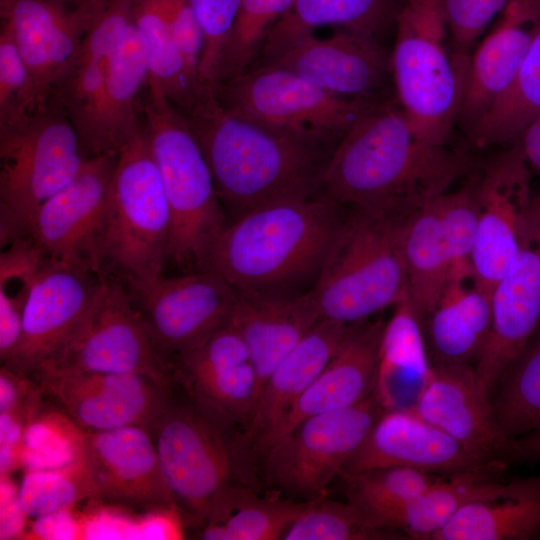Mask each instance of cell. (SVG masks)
<instances>
[{"label": "cell", "mask_w": 540, "mask_h": 540, "mask_svg": "<svg viewBox=\"0 0 540 540\" xmlns=\"http://www.w3.org/2000/svg\"><path fill=\"white\" fill-rule=\"evenodd\" d=\"M41 370L173 379L170 361L158 349L127 288L106 278L84 320Z\"/></svg>", "instance_id": "obj_12"}, {"label": "cell", "mask_w": 540, "mask_h": 540, "mask_svg": "<svg viewBox=\"0 0 540 540\" xmlns=\"http://www.w3.org/2000/svg\"><path fill=\"white\" fill-rule=\"evenodd\" d=\"M143 121L170 210L169 260L202 270L228 224L211 171L184 114L149 84Z\"/></svg>", "instance_id": "obj_6"}, {"label": "cell", "mask_w": 540, "mask_h": 540, "mask_svg": "<svg viewBox=\"0 0 540 540\" xmlns=\"http://www.w3.org/2000/svg\"><path fill=\"white\" fill-rule=\"evenodd\" d=\"M117 156L87 157L34 214L27 236L43 257L102 274L101 243Z\"/></svg>", "instance_id": "obj_14"}, {"label": "cell", "mask_w": 540, "mask_h": 540, "mask_svg": "<svg viewBox=\"0 0 540 540\" xmlns=\"http://www.w3.org/2000/svg\"><path fill=\"white\" fill-rule=\"evenodd\" d=\"M395 27L390 62L398 105L420 138L446 146L470 58L448 50L443 0H403Z\"/></svg>", "instance_id": "obj_7"}, {"label": "cell", "mask_w": 540, "mask_h": 540, "mask_svg": "<svg viewBox=\"0 0 540 540\" xmlns=\"http://www.w3.org/2000/svg\"><path fill=\"white\" fill-rule=\"evenodd\" d=\"M516 142L532 175L540 177V115L528 125Z\"/></svg>", "instance_id": "obj_52"}, {"label": "cell", "mask_w": 540, "mask_h": 540, "mask_svg": "<svg viewBox=\"0 0 540 540\" xmlns=\"http://www.w3.org/2000/svg\"><path fill=\"white\" fill-rule=\"evenodd\" d=\"M493 406L509 439L540 432V338L533 339L505 372Z\"/></svg>", "instance_id": "obj_40"}, {"label": "cell", "mask_w": 540, "mask_h": 540, "mask_svg": "<svg viewBox=\"0 0 540 540\" xmlns=\"http://www.w3.org/2000/svg\"><path fill=\"white\" fill-rule=\"evenodd\" d=\"M436 197L409 212L402 227L407 298L421 324L437 304L452 275Z\"/></svg>", "instance_id": "obj_35"}, {"label": "cell", "mask_w": 540, "mask_h": 540, "mask_svg": "<svg viewBox=\"0 0 540 540\" xmlns=\"http://www.w3.org/2000/svg\"><path fill=\"white\" fill-rule=\"evenodd\" d=\"M432 369L422 324L406 296L385 321L374 392L386 410L411 408Z\"/></svg>", "instance_id": "obj_32"}, {"label": "cell", "mask_w": 540, "mask_h": 540, "mask_svg": "<svg viewBox=\"0 0 540 540\" xmlns=\"http://www.w3.org/2000/svg\"><path fill=\"white\" fill-rule=\"evenodd\" d=\"M491 296L472 278H451L422 323L432 365L475 366L489 338Z\"/></svg>", "instance_id": "obj_30"}, {"label": "cell", "mask_w": 540, "mask_h": 540, "mask_svg": "<svg viewBox=\"0 0 540 540\" xmlns=\"http://www.w3.org/2000/svg\"><path fill=\"white\" fill-rule=\"evenodd\" d=\"M470 58L457 122L467 134L507 88L540 23V0H510Z\"/></svg>", "instance_id": "obj_27"}, {"label": "cell", "mask_w": 540, "mask_h": 540, "mask_svg": "<svg viewBox=\"0 0 540 540\" xmlns=\"http://www.w3.org/2000/svg\"><path fill=\"white\" fill-rule=\"evenodd\" d=\"M85 159L74 126L52 98L0 121L2 245L27 236L39 207L77 175Z\"/></svg>", "instance_id": "obj_8"}, {"label": "cell", "mask_w": 540, "mask_h": 540, "mask_svg": "<svg viewBox=\"0 0 540 540\" xmlns=\"http://www.w3.org/2000/svg\"><path fill=\"white\" fill-rule=\"evenodd\" d=\"M400 532L373 527L353 503L329 500L311 501L283 540H377L403 539Z\"/></svg>", "instance_id": "obj_44"}, {"label": "cell", "mask_w": 540, "mask_h": 540, "mask_svg": "<svg viewBox=\"0 0 540 540\" xmlns=\"http://www.w3.org/2000/svg\"><path fill=\"white\" fill-rule=\"evenodd\" d=\"M444 475L402 466L375 468L342 476L347 501L357 506L369 523L389 531V516L405 503L420 495Z\"/></svg>", "instance_id": "obj_39"}, {"label": "cell", "mask_w": 540, "mask_h": 540, "mask_svg": "<svg viewBox=\"0 0 540 540\" xmlns=\"http://www.w3.org/2000/svg\"><path fill=\"white\" fill-rule=\"evenodd\" d=\"M40 391V385L34 378L1 366L0 413L17 409Z\"/></svg>", "instance_id": "obj_51"}, {"label": "cell", "mask_w": 540, "mask_h": 540, "mask_svg": "<svg viewBox=\"0 0 540 540\" xmlns=\"http://www.w3.org/2000/svg\"><path fill=\"white\" fill-rule=\"evenodd\" d=\"M393 466L438 475L481 472L500 476L507 464L469 451L412 408H404L384 411L339 477Z\"/></svg>", "instance_id": "obj_19"}, {"label": "cell", "mask_w": 540, "mask_h": 540, "mask_svg": "<svg viewBox=\"0 0 540 540\" xmlns=\"http://www.w3.org/2000/svg\"><path fill=\"white\" fill-rule=\"evenodd\" d=\"M82 432L58 408L44 411L42 404L26 429L21 466L51 469L73 462L79 456Z\"/></svg>", "instance_id": "obj_46"}, {"label": "cell", "mask_w": 540, "mask_h": 540, "mask_svg": "<svg viewBox=\"0 0 540 540\" xmlns=\"http://www.w3.org/2000/svg\"><path fill=\"white\" fill-rule=\"evenodd\" d=\"M540 115V23L507 88L468 133L470 142L485 148L516 142Z\"/></svg>", "instance_id": "obj_38"}, {"label": "cell", "mask_w": 540, "mask_h": 540, "mask_svg": "<svg viewBox=\"0 0 540 540\" xmlns=\"http://www.w3.org/2000/svg\"><path fill=\"white\" fill-rule=\"evenodd\" d=\"M131 21L132 0H110L49 96L74 126L85 157H88L93 142L98 111L115 54Z\"/></svg>", "instance_id": "obj_25"}, {"label": "cell", "mask_w": 540, "mask_h": 540, "mask_svg": "<svg viewBox=\"0 0 540 540\" xmlns=\"http://www.w3.org/2000/svg\"><path fill=\"white\" fill-rule=\"evenodd\" d=\"M440 225L451 259V278H472V254L478 227V174L436 197Z\"/></svg>", "instance_id": "obj_45"}, {"label": "cell", "mask_w": 540, "mask_h": 540, "mask_svg": "<svg viewBox=\"0 0 540 540\" xmlns=\"http://www.w3.org/2000/svg\"><path fill=\"white\" fill-rule=\"evenodd\" d=\"M403 0H295L270 29L255 62L270 58L321 26H334L380 40L396 24Z\"/></svg>", "instance_id": "obj_33"}, {"label": "cell", "mask_w": 540, "mask_h": 540, "mask_svg": "<svg viewBox=\"0 0 540 540\" xmlns=\"http://www.w3.org/2000/svg\"><path fill=\"white\" fill-rule=\"evenodd\" d=\"M350 326L322 318L271 372L245 430L259 457L291 407L334 355Z\"/></svg>", "instance_id": "obj_28"}, {"label": "cell", "mask_w": 540, "mask_h": 540, "mask_svg": "<svg viewBox=\"0 0 540 540\" xmlns=\"http://www.w3.org/2000/svg\"><path fill=\"white\" fill-rule=\"evenodd\" d=\"M149 70L137 30L131 21L115 54L101 99L88 157L117 156L143 123Z\"/></svg>", "instance_id": "obj_31"}, {"label": "cell", "mask_w": 540, "mask_h": 540, "mask_svg": "<svg viewBox=\"0 0 540 540\" xmlns=\"http://www.w3.org/2000/svg\"><path fill=\"white\" fill-rule=\"evenodd\" d=\"M124 280L135 308L169 361L227 324L237 299L236 290L209 270Z\"/></svg>", "instance_id": "obj_13"}, {"label": "cell", "mask_w": 540, "mask_h": 540, "mask_svg": "<svg viewBox=\"0 0 540 540\" xmlns=\"http://www.w3.org/2000/svg\"><path fill=\"white\" fill-rule=\"evenodd\" d=\"M45 259L23 314L20 343L5 366L33 377L73 334L90 311L104 276Z\"/></svg>", "instance_id": "obj_18"}, {"label": "cell", "mask_w": 540, "mask_h": 540, "mask_svg": "<svg viewBox=\"0 0 540 540\" xmlns=\"http://www.w3.org/2000/svg\"><path fill=\"white\" fill-rule=\"evenodd\" d=\"M498 475L465 472L444 475L387 519V530L411 539H432L463 507L503 495L508 482Z\"/></svg>", "instance_id": "obj_36"}, {"label": "cell", "mask_w": 540, "mask_h": 540, "mask_svg": "<svg viewBox=\"0 0 540 540\" xmlns=\"http://www.w3.org/2000/svg\"><path fill=\"white\" fill-rule=\"evenodd\" d=\"M184 116L230 221L266 204L319 194L334 149L234 116L215 95Z\"/></svg>", "instance_id": "obj_4"}, {"label": "cell", "mask_w": 540, "mask_h": 540, "mask_svg": "<svg viewBox=\"0 0 540 540\" xmlns=\"http://www.w3.org/2000/svg\"><path fill=\"white\" fill-rule=\"evenodd\" d=\"M41 104L33 77L12 31L2 22L0 32V121L35 111Z\"/></svg>", "instance_id": "obj_47"}, {"label": "cell", "mask_w": 540, "mask_h": 540, "mask_svg": "<svg viewBox=\"0 0 540 540\" xmlns=\"http://www.w3.org/2000/svg\"><path fill=\"white\" fill-rule=\"evenodd\" d=\"M274 490L252 498L221 523L205 524L198 536L209 540H283L309 503Z\"/></svg>", "instance_id": "obj_41"}, {"label": "cell", "mask_w": 540, "mask_h": 540, "mask_svg": "<svg viewBox=\"0 0 540 540\" xmlns=\"http://www.w3.org/2000/svg\"><path fill=\"white\" fill-rule=\"evenodd\" d=\"M150 433L185 524L221 523L262 493L260 457L244 430L194 400L174 379Z\"/></svg>", "instance_id": "obj_2"}, {"label": "cell", "mask_w": 540, "mask_h": 540, "mask_svg": "<svg viewBox=\"0 0 540 540\" xmlns=\"http://www.w3.org/2000/svg\"><path fill=\"white\" fill-rule=\"evenodd\" d=\"M342 208L321 193L258 207L226 225L202 270L239 293L309 292L344 222Z\"/></svg>", "instance_id": "obj_3"}, {"label": "cell", "mask_w": 540, "mask_h": 540, "mask_svg": "<svg viewBox=\"0 0 540 540\" xmlns=\"http://www.w3.org/2000/svg\"><path fill=\"white\" fill-rule=\"evenodd\" d=\"M172 33L184 58L188 73L195 85L207 89L200 77V64L204 50L203 35L189 0H162Z\"/></svg>", "instance_id": "obj_50"}, {"label": "cell", "mask_w": 540, "mask_h": 540, "mask_svg": "<svg viewBox=\"0 0 540 540\" xmlns=\"http://www.w3.org/2000/svg\"><path fill=\"white\" fill-rule=\"evenodd\" d=\"M79 458L99 500L149 512H179L146 428L83 430Z\"/></svg>", "instance_id": "obj_20"}, {"label": "cell", "mask_w": 540, "mask_h": 540, "mask_svg": "<svg viewBox=\"0 0 540 540\" xmlns=\"http://www.w3.org/2000/svg\"><path fill=\"white\" fill-rule=\"evenodd\" d=\"M491 306L490 334L475 371L493 399L505 372L540 328V193L529 207L517 253L492 290Z\"/></svg>", "instance_id": "obj_15"}, {"label": "cell", "mask_w": 540, "mask_h": 540, "mask_svg": "<svg viewBox=\"0 0 540 540\" xmlns=\"http://www.w3.org/2000/svg\"><path fill=\"white\" fill-rule=\"evenodd\" d=\"M132 21L145 54L149 84L177 109L188 114L215 94L202 91L192 81L162 0H132Z\"/></svg>", "instance_id": "obj_37"}, {"label": "cell", "mask_w": 540, "mask_h": 540, "mask_svg": "<svg viewBox=\"0 0 540 540\" xmlns=\"http://www.w3.org/2000/svg\"><path fill=\"white\" fill-rule=\"evenodd\" d=\"M510 0H443L449 36L454 52L468 56V51L498 17Z\"/></svg>", "instance_id": "obj_49"}, {"label": "cell", "mask_w": 540, "mask_h": 540, "mask_svg": "<svg viewBox=\"0 0 540 540\" xmlns=\"http://www.w3.org/2000/svg\"><path fill=\"white\" fill-rule=\"evenodd\" d=\"M464 158L420 138L389 98L365 112L331 153L320 193L340 206L408 213L453 185Z\"/></svg>", "instance_id": "obj_1"}, {"label": "cell", "mask_w": 540, "mask_h": 540, "mask_svg": "<svg viewBox=\"0 0 540 540\" xmlns=\"http://www.w3.org/2000/svg\"><path fill=\"white\" fill-rule=\"evenodd\" d=\"M532 173L517 142L478 174V227L472 254L474 284L491 296L519 248L534 197Z\"/></svg>", "instance_id": "obj_17"}, {"label": "cell", "mask_w": 540, "mask_h": 540, "mask_svg": "<svg viewBox=\"0 0 540 540\" xmlns=\"http://www.w3.org/2000/svg\"><path fill=\"white\" fill-rule=\"evenodd\" d=\"M390 56L379 39L339 28L325 39L314 33L304 36L252 65L287 69L337 96L380 100L387 98Z\"/></svg>", "instance_id": "obj_22"}, {"label": "cell", "mask_w": 540, "mask_h": 540, "mask_svg": "<svg viewBox=\"0 0 540 540\" xmlns=\"http://www.w3.org/2000/svg\"><path fill=\"white\" fill-rule=\"evenodd\" d=\"M411 408L469 451L509 464L511 439L498 422L493 400L478 381L475 366L433 365Z\"/></svg>", "instance_id": "obj_24"}, {"label": "cell", "mask_w": 540, "mask_h": 540, "mask_svg": "<svg viewBox=\"0 0 540 540\" xmlns=\"http://www.w3.org/2000/svg\"><path fill=\"white\" fill-rule=\"evenodd\" d=\"M110 0H1L41 104L72 64L81 43Z\"/></svg>", "instance_id": "obj_21"}, {"label": "cell", "mask_w": 540, "mask_h": 540, "mask_svg": "<svg viewBox=\"0 0 540 540\" xmlns=\"http://www.w3.org/2000/svg\"><path fill=\"white\" fill-rule=\"evenodd\" d=\"M540 461V432L511 439L508 463Z\"/></svg>", "instance_id": "obj_53"}, {"label": "cell", "mask_w": 540, "mask_h": 540, "mask_svg": "<svg viewBox=\"0 0 540 540\" xmlns=\"http://www.w3.org/2000/svg\"><path fill=\"white\" fill-rule=\"evenodd\" d=\"M170 363L174 380L194 400L245 432L260 385L246 343L230 321Z\"/></svg>", "instance_id": "obj_23"}, {"label": "cell", "mask_w": 540, "mask_h": 540, "mask_svg": "<svg viewBox=\"0 0 540 540\" xmlns=\"http://www.w3.org/2000/svg\"><path fill=\"white\" fill-rule=\"evenodd\" d=\"M321 319L311 290L289 296L237 292L230 322L246 343L260 392L280 361Z\"/></svg>", "instance_id": "obj_29"}, {"label": "cell", "mask_w": 540, "mask_h": 540, "mask_svg": "<svg viewBox=\"0 0 540 540\" xmlns=\"http://www.w3.org/2000/svg\"><path fill=\"white\" fill-rule=\"evenodd\" d=\"M199 23L204 50L200 64L203 85L215 92L219 67L241 0H189Z\"/></svg>", "instance_id": "obj_48"}, {"label": "cell", "mask_w": 540, "mask_h": 540, "mask_svg": "<svg viewBox=\"0 0 540 540\" xmlns=\"http://www.w3.org/2000/svg\"><path fill=\"white\" fill-rule=\"evenodd\" d=\"M18 498L25 515L38 519L65 512L86 499L99 501L79 456L65 466L27 470L19 487Z\"/></svg>", "instance_id": "obj_42"}, {"label": "cell", "mask_w": 540, "mask_h": 540, "mask_svg": "<svg viewBox=\"0 0 540 540\" xmlns=\"http://www.w3.org/2000/svg\"><path fill=\"white\" fill-rule=\"evenodd\" d=\"M408 213L350 208L311 290L322 318L356 324L407 296L402 227Z\"/></svg>", "instance_id": "obj_5"}, {"label": "cell", "mask_w": 540, "mask_h": 540, "mask_svg": "<svg viewBox=\"0 0 540 540\" xmlns=\"http://www.w3.org/2000/svg\"><path fill=\"white\" fill-rule=\"evenodd\" d=\"M384 411L373 392L354 406L310 417L277 437L260 457L264 488L296 501L326 497L330 483Z\"/></svg>", "instance_id": "obj_11"}, {"label": "cell", "mask_w": 540, "mask_h": 540, "mask_svg": "<svg viewBox=\"0 0 540 540\" xmlns=\"http://www.w3.org/2000/svg\"><path fill=\"white\" fill-rule=\"evenodd\" d=\"M215 96L234 116L331 149L365 112L384 100L337 96L294 72L267 64L252 65L220 82Z\"/></svg>", "instance_id": "obj_9"}, {"label": "cell", "mask_w": 540, "mask_h": 540, "mask_svg": "<svg viewBox=\"0 0 540 540\" xmlns=\"http://www.w3.org/2000/svg\"><path fill=\"white\" fill-rule=\"evenodd\" d=\"M536 338H540V328L538 329L536 335L534 336L533 339H536Z\"/></svg>", "instance_id": "obj_54"}, {"label": "cell", "mask_w": 540, "mask_h": 540, "mask_svg": "<svg viewBox=\"0 0 540 540\" xmlns=\"http://www.w3.org/2000/svg\"><path fill=\"white\" fill-rule=\"evenodd\" d=\"M170 210L144 121L118 153L101 243L102 263L123 278L163 274L169 260Z\"/></svg>", "instance_id": "obj_10"}, {"label": "cell", "mask_w": 540, "mask_h": 540, "mask_svg": "<svg viewBox=\"0 0 540 540\" xmlns=\"http://www.w3.org/2000/svg\"><path fill=\"white\" fill-rule=\"evenodd\" d=\"M384 324L381 319H368L350 326L334 355L286 414L271 442L310 417L349 408L374 392Z\"/></svg>", "instance_id": "obj_26"}, {"label": "cell", "mask_w": 540, "mask_h": 540, "mask_svg": "<svg viewBox=\"0 0 540 540\" xmlns=\"http://www.w3.org/2000/svg\"><path fill=\"white\" fill-rule=\"evenodd\" d=\"M540 534V474L508 481L495 499L463 507L432 540H526Z\"/></svg>", "instance_id": "obj_34"}, {"label": "cell", "mask_w": 540, "mask_h": 540, "mask_svg": "<svg viewBox=\"0 0 540 540\" xmlns=\"http://www.w3.org/2000/svg\"><path fill=\"white\" fill-rule=\"evenodd\" d=\"M295 0H241L239 11L224 49L217 85L250 68L274 24Z\"/></svg>", "instance_id": "obj_43"}, {"label": "cell", "mask_w": 540, "mask_h": 540, "mask_svg": "<svg viewBox=\"0 0 540 540\" xmlns=\"http://www.w3.org/2000/svg\"><path fill=\"white\" fill-rule=\"evenodd\" d=\"M34 378L46 400L84 431L140 426L150 431L169 382L139 373L41 370Z\"/></svg>", "instance_id": "obj_16"}]
</instances>
